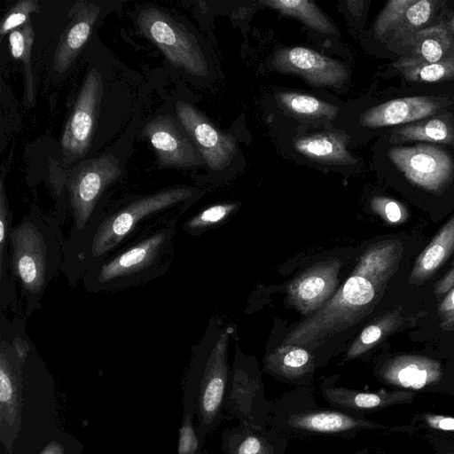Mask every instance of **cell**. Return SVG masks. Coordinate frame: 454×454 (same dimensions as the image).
Here are the masks:
<instances>
[{"instance_id": "9a60e30c", "label": "cell", "mask_w": 454, "mask_h": 454, "mask_svg": "<svg viewBox=\"0 0 454 454\" xmlns=\"http://www.w3.org/2000/svg\"><path fill=\"white\" fill-rule=\"evenodd\" d=\"M163 167H194L205 163L195 144L180 121L170 115H160L143 129Z\"/></svg>"}, {"instance_id": "e575fe53", "label": "cell", "mask_w": 454, "mask_h": 454, "mask_svg": "<svg viewBox=\"0 0 454 454\" xmlns=\"http://www.w3.org/2000/svg\"><path fill=\"white\" fill-rule=\"evenodd\" d=\"M415 0L388 1L379 13L373 26L376 37H381L387 32L393 31L402 21L407 9Z\"/></svg>"}, {"instance_id": "52a82bcc", "label": "cell", "mask_w": 454, "mask_h": 454, "mask_svg": "<svg viewBox=\"0 0 454 454\" xmlns=\"http://www.w3.org/2000/svg\"><path fill=\"white\" fill-rule=\"evenodd\" d=\"M26 320L0 316V441L8 454L21 423L23 368L33 347Z\"/></svg>"}, {"instance_id": "d6986e66", "label": "cell", "mask_w": 454, "mask_h": 454, "mask_svg": "<svg viewBox=\"0 0 454 454\" xmlns=\"http://www.w3.org/2000/svg\"><path fill=\"white\" fill-rule=\"evenodd\" d=\"M223 454H286L287 437L270 426L243 422L226 427L221 435Z\"/></svg>"}, {"instance_id": "ee69618b", "label": "cell", "mask_w": 454, "mask_h": 454, "mask_svg": "<svg viewBox=\"0 0 454 454\" xmlns=\"http://www.w3.org/2000/svg\"><path fill=\"white\" fill-rule=\"evenodd\" d=\"M440 327L445 331L454 330V314L442 319Z\"/></svg>"}, {"instance_id": "f6af8a7d", "label": "cell", "mask_w": 454, "mask_h": 454, "mask_svg": "<svg viewBox=\"0 0 454 454\" xmlns=\"http://www.w3.org/2000/svg\"><path fill=\"white\" fill-rule=\"evenodd\" d=\"M442 454H454V451L447 450V451H444Z\"/></svg>"}, {"instance_id": "4fadbf2b", "label": "cell", "mask_w": 454, "mask_h": 454, "mask_svg": "<svg viewBox=\"0 0 454 454\" xmlns=\"http://www.w3.org/2000/svg\"><path fill=\"white\" fill-rule=\"evenodd\" d=\"M178 121L188 133L205 163L212 170L226 168L237 151L230 134L221 132L191 104L179 101L176 106Z\"/></svg>"}, {"instance_id": "60d3db41", "label": "cell", "mask_w": 454, "mask_h": 454, "mask_svg": "<svg viewBox=\"0 0 454 454\" xmlns=\"http://www.w3.org/2000/svg\"><path fill=\"white\" fill-rule=\"evenodd\" d=\"M442 320L454 314V286L450 289L438 307Z\"/></svg>"}, {"instance_id": "4dcf8cb0", "label": "cell", "mask_w": 454, "mask_h": 454, "mask_svg": "<svg viewBox=\"0 0 454 454\" xmlns=\"http://www.w3.org/2000/svg\"><path fill=\"white\" fill-rule=\"evenodd\" d=\"M261 3L280 13L294 17L309 27L325 34L335 33L328 17L309 0H265Z\"/></svg>"}, {"instance_id": "7402d4cb", "label": "cell", "mask_w": 454, "mask_h": 454, "mask_svg": "<svg viewBox=\"0 0 454 454\" xmlns=\"http://www.w3.org/2000/svg\"><path fill=\"white\" fill-rule=\"evenodd\" d=\"M403 247L398 239H387L369 247L360 257L352 274L370 280L385 291L387 281L399 268Z\"/></svg>"}, {"instance_id": "277c9868", "label": "cell", "mask_w": 454, "mask_h": 454, "mask_svg": "<svg viewBox=\"0 0 454 454\" xmlns=\"http://www.w3.org/2000/svg\"><path fill=\"white\" fill-rule=\"evenodd\" d=\"M121 174L118 159L105 154L81 162L67 179L72 224L65 246L64 273L74 263L101 220L106 212L101 208L102 196Z\"/></svg>"}, {"instance_id": "ffe728a7", "label": "cell", "mask_w": 454, "mask_h": 454, "mask_svg": "<svg viewBox=\"0 0 454 454\" xmlns=\"http://www.w3.org/2000/svg\"><path fill=\"white\" fill-rule=\"evenodd\" d=\"M380 377L388 384L419 389L442 376L441 364L424 356L402 355L387 360L380 370Z\"/></svg>"}, {"instance_id": "44dd1931", "label": "cell", "mask_w": 454, "mask_h": 454, "mask_svg": "<svg viewBox=\"0 0 454 454\" xmlns=\"http://www.w3.org/2000/svg\"><path fill=\"white\" fill-rule=\"evenodd\" d=\"M315 369L312 354L301 346L281 344L263 360V370L278 380L301 385L309 381Z\"/></svg>"}, {"instance_id": "bcb514c9", "label": "cell", "mask_w": 454, "mask_h": 454, "mask_svg": "<svg viewBox=\"0 0 454 454\" xmlns=\"http://www.w3.org/2000/svg\"><path fill=\"white\" fill-rule=\"evenodd\" d=\"M450 26H451L452 29L454 30V19L451 20Z\"/></svg>"}, {"instance_id": "3957f363", "label": "cell", "mask_w": 454, "mask_h": 454, "mask_svg": "<svg viewBox=\"0 0 454 454\" xmlns=\"http://www.w3.org/2000/svg\"><path fill=\"white\" fill-rule=\"evenodd\" d=\"M192 195L190 188L170 187L106 211L82 253L65 273L68 285L74 286L89 266L114 253L142 223H147L149 218L175 207Z\"/></svg>"}, {"instance_id": "5bb4252c", "label": "cell", "mask_w": 454, "mask_h": 454, "mask_svg": "<svg viewBox=\"0 0 454 454\" xmlns=\"http://www.w3.org/2000/svg\"><path fill=\"white\" fill-rule=\"evenodd\" d=\"M272 65L278 72L297 74L315 86L337 88L348 79L340 62L302 46L278 50Z\"/></svg>"}, {"instance_id": "ba28073f", "label": "cell", "mask_w": 454, "mask_h": 454, "mask_svg": "<svg viewBox=\"0 0 454 454\" xmlns=\"http://www.w3.org/2000/svg\"><path fill=\"white\" fill-rule=\"evenodd\" d=\"M137 24L141 34L157 45L174 66L195 76L207 75V63L198 43L166 12L156 7L143 8Z\"/></svg>"}, {"instance_id": "f1b7e54d", "label": "cell", "mask_w": 454, "mask_h": 454, "mask_svg": "<svg viewBox=\"0 0 454 454\" xmlns=\"http://www.w3.org/2000/svg\"><path fill=\"white\" fill-rule=\"evenodd\" d=\"M394 67L412 82H437L454 79L453 56L439 62H427L414 56L404 57L395 62Z\"/></svg>"}, {"instance_id": "5b68a950", "label": "cell", "mask_w": 454, "mask_h": 454, "mask_svg": "<svg viewBox=\"0 0 454 454\" xmlns=\"http://www.w3.org/2000/svg\"><path fill=\"white\" fill-rule=\"evenodd\" d=\"M269 426L288 436H353L386 427L335 408L319 407L307 389L285 394L273 403Z\"/></svg>"}, {"instance_id": "b9f144b4", "label": "cell", "mask_w": 454, "mask_h": 454, "mask_svg": "<svg viewBox=\"0 0 454 454\" xmlns=\"http://www.w3.org/2000/svg\"><path fill=\"white\" fill-rule=\"evenodd\" d=\"M454 286V267L437 282L434 286V294L439 296L447 293Z\"/></svg>"}, {"instance_id": "d6a6232c", "label": "cell", "mask_w": 454, "mask_h": 454, "mask_svg": "<svg viewBox=\"0 0 454 454\" xmlns=\"http://www.w3.org/2000/svg\"><path fill=\"white\" fill-rule=\"evenodd\" d=\"M35 34L30 23L12 31L9 35V45L12 56L24 64L27 99H34V82L31 69V48Z\"/></svg>"}, {"instance_id": "74e56055", "label": "cell", "mask_w": 454, "mask_h": 454, "mask_svg": "<svg viewBox=\"0 0 454 454\" xmlns=\"http://www.w3.org/2000/svg\"><path fill=\"white\" fill-rule=\"evenodd\" d=\"M39 12L36 0H20L6 13L2 20L0 35L3 37L7 32L13 31L27 24L31 13Z\"/></svg>"}, {"instance_id": "2e32d148", "label": "cell", "mask_w": 454, "mask_h": 454, "mask_svg": "<svg viewBox=\"0 0 454 454\" xmlns=\"http://www.w3.org/2000/svg\"><path fill=\"white\" fill-rule=\"evenodd\" d=\"M340 266L334 257L304 270L288 285L289 302L303 316L318 310L337 292Z\"/></svg>"}, {"instance_id": "8992f818", "label": "cell", "mask_w": 454, "mask_h": 454, "mask_svg": "<svg viewBox=\"0 0 454 454\" xmlns=\"http://www.w3.org/2000/svg\"><path fill=\"white\" fill-rule=\"evenodd\" d=\"M383 294L384 291L377 288L370 280L351 274L333 296L302 320L281 344L315 348L319 340L346 330L369 315Z\"/></svg>"}, {"instance_id": "9c48e42d", "label": "cell", "mask_w": 454, "mask_h": 454, "mask_svg": "<svg viewBox=\"0 0 454 454\" xmlns=\"http://www.w3.org/2000/svg\"><path fill=\"white\" fill-rule=\"evenodd\" d=\"M388 158L414 185L440 194L454 176V160L442 148L417 145L395 146L388 150Z\"/></svg>"}, {"instance_id": "7a4b0ae2", "label": "cell", "mask_w": 454, "mask_h": 454, "mask_svg": "<svg viewBox=\"0 0 454 454\" xmlns=\"http://www.w3.org/2000/svg\"><path fill=\"white\" fill-rule=\"evenodd\" d=\"M176 219L160 220L132 243L85 270L82 280L90 293L118 292L164 275L172 258Z\"/></svg>"}, {"instance_id": "603a6c76", "label": "cell", "mask_w": 454, "mask_h": 454, "mask_svg": "<svg viewBox=\"0 0 454 454\" xmlns=\"http://www.w3.org/2000/svg\"><path fill=\"white\" fill-rule=\"evenodd\" d=\"M99 12L100 7L92 3L83 4L76 12L60 36L54 55L55 70L63 73L70 67L88 41Z\"/></svg>"}, {"instance_id": "7c38bea8", "label": "cell", "mask_w": 454, "mask_h": 454, "mask_svg": "<svg viewBox=\"0 0 454 454\" xmlns=\"http://www.w3.org/2000/svg\"><path fill=\"white\" fill-rule=\"evenodd\" d=\"M273 403L265 395L258 372L235 364L226 389L223 411L248 425L269 426Z\"/></svg>"}, {"instance_id": "1f68e13d", "label": "cell", "mask_w": 454, "mask_h": 454, "mask_svg": "<svg viewBox=\"0 0 454 454\" xmlns=\"http://www.w3.org/2000/svg\"><path fill=\"white\" fill-rule=\"evenodd\" d=\"M414 57L427 62H439L450 48L451 38L447 28L436 25L423 28L413 35L411 39Z\"/></svg>"}, {"instance_id": "484cf974", "label": "cell", "mask_w": 454, "mask_h": 454, "mask_svg": "<svg viewBox=\"0 0 454 454\" xmlns=\"http://www.w3.org/2000/svg\"><path fill=\"white\" fill-rule=\"evenodd\" d=\"M453 252L454 215L418 256L409 277V284L421 285L428 280Z\"/></svg>"}, {"instance_id": "d590c367", "label": "cell", "mask_w": 454, "mask_h": 454, "mask_svg": "<svg viewBox=\"0 0 454 454\" xmlns=\"http://www.w3.org/2000/svg\"><path fill=\"white\" fill-rule=\"evenodd\" d=\"M433 4L431 1L415 0L407 9L402 21L393 30L394 37L406 35L427 22L432 13Z\"/></svg>"}, {"instance_id": "e0dca14e", "label": "cell", "mask_w": 454, "mask_h": 454, "mask_svg": "<svg viewBox=\"0 0 454 454\" xmlns=\"http://www.w3.org/2000/svg\"><path fill=\"white\" fill-rule=\"evenodd\" d=\"M448 102V98L430 96L395 98L368 109L359 121L368 128L411 123L434 115Z\"/></svg>"}, {"instance_id": "6da1fadb", "label": "cell", "mask_w": 454, "mask_h": 454, "mask_svg": "<svg viewBox=\"0 0 454 454\" xmlns=\"http://www.w3.org/2000/svg\"><path fill=\"white\" fill-rule=\"evenodd\" d=\"M54 215L31 211L9 234L12 278L20 288L25 316L41 307L49 284L62 271L67 238Z\"/></svg>"}, {"instance_id": "4316f807", "label": "cell", "mask_w": 454, "mask_h": 454, "mask_svg": "<svg viewBox=\"0 0 454 454\" xmlns=\"http://www.w3.org/2000/svg\"><path fill=\"white\" fill-rule=\"evenodd\" d=\"M392 143L424 141L452 145L454 129L442 117L426 118L393 130Z\"/></svg>"}, {"instance_id": "30bf717a", "label": "cell", "mask_w": 454, "mask_h": 454, "mask_svg": "<svg viewBox=\"0 0 454 454\" xmlns=\"http://www.w3.org/2000/svg\"><path fill=\"white\" fill-rule=\"evenodd\" d=\"M228 332L221 333L201 372L197 395L198 437L203 440L222 421L223 403L230 378L227 364Z\"/></svg>"}, {"instance_id": "83f0119b", "label": "cell", "mask_w": 454, "mask_h": 454, "mask_svg": "<svg viewBox=\"0 0 454 454\" xmlns=\"http://www.w3.org/2000/svg\"><path fill=\"white\" fill-rule=\"evenodd\" d=\"M404 318L400 309L388 311L368 325L348 349L345 360H353L397 331Z\"/></svg>"}, {"instance_id": "ab89813d", "label": "cell", "mask_w": 454, "mask_h": 454, "mask_svg": "<svg viewBox=\"0 0 454 454\" xmlns=\"http://www.w3.org/2000/svg\"><path fill=\"white\" fill-rule=\"evenodd\" d=\"M428 427L454 432V418L435 415V414H424L420 419Z\"/></svg>"}, {"instance_id": "f546056e", "label": "cell", "mask_w": 454, "mask_h": 454, "mask_svg": "<svg viewBox=\"0 0 454 454\" xmlns=\"http://www.w3.org/2000/svg\"><path fill=\"white\" fill-rule=\"evenodd\" d=\"M275 98L284 110L296 117L330 121L333 120L339 112L338 106L302 93L279 92Z\"/></svg>"}, {"instance_id": "836d02e7", "label": "cell", "mask_w": 454, "mask_h": 454, "mask_svg": "<svg viewBox=\"0 0 454 454\" xmlns=\"http://www.w3.org/2000/svg\"><path fill=\"white\" fill-rule=\"evenodd\" d=\"M237 203H223L211 206L188 219L184 229L188 232H198L223 222L236 208Z\"/></svg>"}, {"instance_id": "8fae6325", "label": "cell", "mask_w": 454, "mask_h": 454, "mask_svg": "<svg viewBox=\"0 0 454 454\" xmlns=\"http://www.w3.org/2000/svg\"><path fill=\"white\" fill-rule=\"evenodd\" d=\"M102 96L101 75L92 68L85 77L61 139L65 155L72 160L84 156L89 151Z\"/></svg>"}, {"instance_id": "d4e9b609", "label": "cell", "mask_w": 454, "mask_h": 454, "mask_svg": "<svg viewBox=\"0 0 454 454\" xmlns=\"http://www.w3.org/2000/svg\"><path fill=\"white\" fill-rule=\"evenodd\" d=\"M12 215L4 187V174H2L0 182V306L2 311L11 309L18 314L20 307L17 286L12 278L8 245L9 234L12 228Z\"/></svg>"}, {"instance_id": "ac0fdd59", "label": "cell", "mask_w": 454, "mask_h": 454, "mask_svg": "<svg viewBox=\"0 0 454 454\" xmlns=\"http://www.w3.org/2000/svg\"><path fill=\"white\" fill-rule=\"evenodd\" d=\"M336 377L322 383L321 395L333 408L362 415L364 412L377 411L387 407L408 403L415 394L410 391L364 392L335 385Z\"/></svg>"}, {"instance_id": "cb8c5ba5", "label": "cell", "mask_w": 454, "mask_h": 454, "mask_svg": "<svg viewBox=\"0 0 454 454\" xmlns=\"http://www.w3.org/2000/svg\"><path fill=\"white\" fill-rule=\"evenodd\" d=\"M349 137L341 131H327L298 137L295 150L311 160L331 165H347L356 160L347 149Z\"/></svg>"}, {"instance_id": "f35d334b", "label": "cell", "mask_w": 454, "mask_h": 454, "mask_svg": "<svg viewBox=\"0 0 454 454\" xmlns=\"http://www.w3.org/2000/svg\"><path fill=\"white\" fill-rule=\"evenodd\" d=\"M199 449V437L192 425V414H187L179 430L178 454H195Z\"/></svg>"}, {"instance_id": "7bdbcfd3", "label": "cell", "mask_w": 454, "mask_h": 454, "mask_svg": "<svg viewBox=\"0 0 454 454\" xmlns=\"http://www.w3.org/2000/svg\"><path fill=\"white\" fill-rule=\"evenodd\" d=\"M41 454H64L62 446L58 442H52L46 446Z\"/></svg>"}, {"instance_id": "8d00e7d4", "label": "cell", "mask_w": 454, "mask_h": 454, "mask_svg": "<svg viewBox=\"0 0 454 454\" xmlns=\"http://www.w3.org/2000/svg\"><path fill=\"white\" fill-rule=\"evenodd\" d=\"M371 208L389 224H402L409 218L405 206L392 198L375 196L371 200Z\"/></svg>"}]
</instances>
